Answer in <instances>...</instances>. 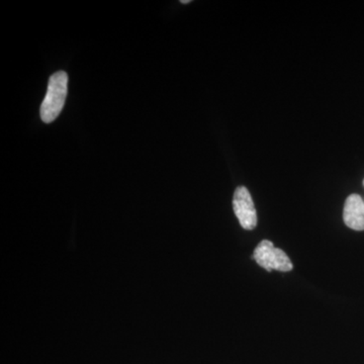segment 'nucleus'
<instances>
[{"label":"nucleus","instance_id":"obj_1","mask_svg":"<svg viewBox=\"0 0 364 364\" xmlns=\"http://www.w3.org/2000/svg\"><path fill=\"white\" fill-rule=\"evenodd\" d=\"M68 91V75L58 71L53 74L48 83L47 93L41 105V119L46 124L52 123L63 109Z\"/></svg>","mask_w":364,"mask_h":364},{"label":"nucleus","instance_id":"obj_2","mask_svg":"<svg viewBox=\"0 0 364 364\" xmlns=\"http://www.w3.org/2000/svg\"><path fill=\"white\" fill-rule=\"evenodd\" d=\"M252 258L259 267L267 272H289L294 268L293 262L284 250L275 248L272 241L262 240L256 246Z\"/></svg>","mask_w":364,"mask_h":364},{"label":"nucleus","instance_id":"obj_3","mask_svg":"<svg viewBox=\"0 0 364 364\" xmlns=\"http://www.w3.org/2000/svg\"><path fill=\"white\" fill-rule=\"evenodd\" d=\"M233 210L243 229L253 230L257 226V213L252 196L245 186H239L234 193Z\"/></svg>","mask_w":364,"mask_h":364},{"label":"nucleus","instance_id":"obj_4","mask_svg":"<svg viewBox=\"0 0 364 364\" xmlns=\"http://www.w3.org/2000/svg\"><path fill=\"white\" fill-rule=\"evenodd\" d=\"M345 225L355 231H364V200L360 196L351 195L346 198L343 210Z\"/></svg>","mask_w":364,"mask_h":364},{"label":"nucleus","instance_id":"obj_5","mask_svg":"<svg viewBox=\"0 0 364 364\" xmlns=\"http://www.w3.org/2000/svg\"><path fill=\"white\" fill-rule=\"evenodd\" d=\"M191 0H181V4H191Z\"/></svg>","mask_w":364,"mask_h":364},{"label":"nucleus","instance_id":"obj_6","mask_svg":"<svg viewBox=\"0 0 364 364\" xmlns=\"http://www.w3.org/2000/svg\"><path fill=\"white\" fill-rule=\"evenodd\" d=\"M363 186H364V181H363Z\"/></svg>","mask_w":364,"mask_h":364}]
</instances>
